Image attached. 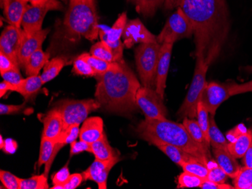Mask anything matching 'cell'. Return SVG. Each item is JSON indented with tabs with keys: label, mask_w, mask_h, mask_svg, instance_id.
<instances>
[{
	"label": "cell",
	"mask_w": 252,
	"mask_h": 189,
	"mask_svg": "<svg viewBox=\"0 0 252 189\" xmlns=\"http://www.w3.org/2000/svg\"><path fill=\"white\" fill-rule=\"evenodd\" d=\"M244 70L248 73H252V66H248L244 67Z\"/></svg>",
	"instance_id": "cell-56"
},
{
	"label": "cell",
	"mask_w": 252,
	"mask_h": 189,
	"mask_svg": "<svg viewBox=\"0 0 252 189\" xmlns=\"http://www.w3.org/2000/svg\"><path fill=\"white\" fill-rule=\"evenodd\" d=\"M21 1H24V2H29V0H21Z\"/></svg>",
	"instance_id": "cell-58"
},
{
	"label": "cell",
	"mask_w": 252,
	"mask_h": 189,
	"mask_svg": "<svg viewBox=\"0 0 252 189\" xmlns=\"http://www.w3.org/2000/svg\"><path fill=\"white\" fill-rule=\"evenodd\" d=\"M119 161V156L108 161H99L95 159L91 166L82 173L83 180L95 182L100 189H107V182L109 173Z\"/></svg>",
	"instance_id": "cell-14"
},
{
	"label": "cell",
	"mask_w": 252,
	"mask_h": 189,
	"mask_svg": "<svg viewBox=\"0 0 252 189\" xmlns=\"http://www.w3.org/2000/svg\"><path fill=\"white\" fill-rule=\"evenodd\" d=\"M31 5L36 6H48L53 10L62 11L63 9V5L59 0H29Z\"/></svg>",
	"instance_id": "cell-46"
},
{
	"label": "cell",
	"mask_w": 252,
	"mask_h": 189,
	"mask_svg": "<svg viewBox=\"0 0 252 189\" xmlns=\"http://www.w3.org/2000/svg\"><path fill=\"white\" fill-rule=\"evenodd\" d=\"M65 65H66V60L62 57H55L49 60L44 66L43 73L40 76L42 82L45 84L54 80L59 76Z\"/></svg>",
	"instance_id": "cell-28"
},
{
	"label": "cell",
	"mask_w": 252,
	"mask_h": 189,
	"mask_svg": "<svg viewBox=\"0 0 252 189\" xmlns=\"http://www.w3.org/2000/svg\"><path fill=\"white\" fill-rule=\"evenodd\" d=\"M25 107V104L21 105H6L0 104V114L1 115H13L22 112Z\"/></svg>",
	"instance_id": "cell-50"
},
{
	"label": "cell",
	"mask_w": 252,
	"mask_h": 189,
	"mask_svg": "<svg viewBox=\"0 0 252 189\" xmlns=\"http://www.w3.org/2000/svg\"><path fill=\"white\" fill-rule=\"evenodd\" d=\"M73 73L79 76H86V77H93L96 76L95 72L92 68V66L86 60L79 56L73 62Z\"/></svg>",
	"instance_id": "cell-41"
},
{
	"label": "cell",
	"mask_w": 252,
	"mask_h": 189,
	"mask_svg": "<svg viewBox=\"0 0 252 189\" xmlns=\"http://www.w3.org/2000/svg\"><path fill=\"white\" fill-rule=\"evenodd\" d=\"M49 11L52 9L48 6L28 5L21 23L23 29L28 34L40 31L44 18Z\"/></svg>",
	"instance_id": "cell-17"
},
{
	"label": "cell",
	"mask_w": 252,
	"mask_h": 189,
	"mask_svg": "<svg viewBox=\"0 0 252 189\" xmlns=\"http://www.w3.org/2000/svg\"><path fill=\"white\" fill-rule=\"evenodd\" d=\"M228 88L230 96L244 94V93L252 92V80L243 84H228Z\"/></svg>",
	"instance_id": "cell-44"
},
{
	"label": "cell",
	"mask_w": 252,
	"mask_h": 189,
	"mask_svg": "<svg viewBox=\"0 0 252 189\" xmlns=\"http://www.w3.org/2000/svg\"><path fill=\"white\" fill-rule=\"evenodd\" d=\"M20 178L5 170H0V180L7 189H20Z\"/></svg>",
	"instance_id": "cell-42"
},
{
	"label": "cell",
	"mask_w": 252,
	"mask_h": 189,
	"mask_svg": "<svg viewBox=\"0 0 252 189\" xmlns=\"http://www.w3.org/2000/svg\"><path fill=\"white\" fill-rule=\"evenodd\" d=\"M15 86L8 81H3L0 84V97H3L8 91H15Z\"/></svg>",
	"instance_id": "cell-54"
},
{
	"label": "cell",
	"mask_w": 252,
	"mask_h": 189,
	"mask_svg": "<svg viewBox=\"0 0 252 189\" xmlns=\"http://www.w3.org/2000/svg\"><path fill=\"white\" fill-rule=\"evenodd\" d=\"M208 110L206 109L203 104L199 101L198 103L197 110H196V117L198 118V123L203 132L204 136L205 139L210 143L209 139V118Z\"/></svg>",
	"instance_id": "cell-39"
},
{
	"label": "cell",
	"mask_w": 252,
	"mask_h": 189,
	"mask_svg": "<svg viewBox=\"0 0 252 189\" xmlns=\"http://www.w3.org/2000/svg\"><path fill=\"white\" fill-rule=\"evenodd\" d=\"M213 115L209 118V135L210 139L211 146L214 149H225L228 150L227 146L229 142L226 141L221 131L215 122Z\"/></svg>",
	"instance_id": "cell-29"
},
{
	"label": "cell",
	"mask_w": 252,
	"mask_h": 189,
	"mask_svg": "<svg viewBox=\"0 0 252 189\" xmlns=\"http://www.w3.org/2000/svg\"><path fill=\"white\" fill-rule=\"evenodd\" d=\"M90 54L97 58L101 59V60H105V61L113 63L116 61L115 57L113 54L110 48L107 46V44L104 42H97L94 44L92 48H91Z\"/></svg>",
	"instance_id": "cell-33"
},
{
	"label": "cell",
	"mask_w": 252,
	"mask_h": 189,
	"mask_svg": "<svg viewBox=\"0 0 252 189\" xmlns=\"http://www.w3.org/2000/svg\"><path fill=\"white\" fill-rule=\"evenodd\" d=\"M22 36L23 29L11 25L5 27L0 36V52L5 54L19 66L18 53Z\"/></svg>",
	"instance_id": "cell-13"
},
{
	"label": "cell",
	"mask_w": 252,
	"mask_h": 189,
	"mask_svg": "<svg viewBox=\"0 0 252 189\" xmlns=\"http://www.w3.org/2000/svg\"><path fill=\"white\" fill-rule=\"evenodd\" d=\"M79 133H80L79 125H71L66 129L62 131L61 135L56 139V142L63 144V145L71 144L72 142L76 141L78 136H79Z\"/></svg>",
	"instance_id": "cell-40"
},
{
	"label": "cell",
	"mask_w": 252,
	"mask_h": 189,
	"mask_svg": "<svg viewBox=\"0 0 252 189\" xmlns=\"http://www.w3.org/2000/svg\"><path fill=\"white\" fill-rule=\"evenodd\" d=\"M136 103L148 119L166 120L167 110L163 100L151 87H141L136 95Z\"/></svg>",
	"instance_id": "cell-9"
},
{
	"label": "cell",
	"mask_w": 252,
	"mask_h": 189,
	"mask_svg": "<svg viewBox=\"0 0 252 189\" xmlns=\"http://www.w3.org/2000/svg\"><path fill=\"white\" fill-rule=\"evenodd\" d=\"M205 180V179H202L189 172L184 171L178 176V189L199 188Z\"/></svg>",
	"instance_id": "cell-37"
},
{
	"label": "cell",
	"mask_w": 252,
	"mask_h": 189,
	"mask_svg": "<svg viewBox=\"0 0 252 189\" xmlns=\"http://www.w3.org/2000/svg\"><path fill=\"white\" fill-rule=\"evenodd\" d=\"M83 152H92L91 144L82 140H79V142L76 140L70 144V156Z\"/></svg>",
	"instance_id": "cell-48"
},
{
	"label": "cell",
	"mask_w": 252,
	"mask_h": 189,
	"mask_svg": "<svg viewBox=\"0 0 252 189\" xmlns=\"http://www.w3.org/2000/svg\"><path fill=\"white\" fill-rule=\"evenodd\" d=\"M174 44H162L160 50L159 60L157 70V81H156V91L163 100L165 89L166 87V80L171 62V52Z\"/></svg>",
	"instance_id": "cell-16"
},
{
	"label": "cell",
	"mask_w": 252,
	"mask_h": 189,
	"mask_svg": "<svg viewBox=\"0 0 252 189\" xmlns=\"http://www.w3.org/2000/svg\"><path fill=\"white\" fill-rule=\"evenodd\" d=\"M243 163L245 166L252 168V140L247 152L243 157Z\"/></svg>",
	"instance_id": "cell-53"
},
{
	"label": "cell",
	"mask_w": 252,
	"mask_h": 189,
	"mask_svg": "<svg viewBox=\"0 0 252 189\" xmlns=\"http://www.w3.org/2000/svg\"><path fill=\"white\" fill-rule=\"evenodd\" d=\"M122 38L124 46L127 49H131L135 44L157 41V36L151 33L139 19L128 21Z\"/></svg>",
	"instance_id": "cell-12"
},
{
	"label": "cell",
	"mask_w": 252,
	"mask_h": 189,
	"mask_svg": "<svg viewBox=\"0 0 252 189\" xmlns=\"http://www.w3.org/2000/svg\"><path fill=\"white\" fill-rule=\"evenodd\" d=\"M62 25V37L76 42L82 37L94 41L99 36L100 27L94 0H70Z\"/></svg>",
	"instance_id": "cell-4"
},
{
	"label": "cell",
	"mask_w": 252,
	"mask_h": 189,
	"mask_svg": "<svg viewBox=\"0 0 252 189\" xmlns=\"http://www.w3.org/2000/svg\"><path fill=\"white\" fill-rule=\"evenodd\" d=\"M137 135L144 140L155 145L169 144L192 155L204 164L212 159L209 148L194 140L184 125L169 120L145 118L136 128Z\"/></svg>",
	"instance_id": "cell-3"
},
{
	"label": "cell",
	"mask_w": 252,
	"mask_h": 189,
	"mask_svg": "<svg viewBox=\"0 0 252 189\" xmlns=\"http://www.w3.org/2000/svg\"><path fill=\"white\" fill-rule=\"evenodd\" d=\"M209 67V66L204 63L203 60L196 58V68L194 71L192 83L185 101L177 113L178 118H196L198 103L200 101L204 87L207 84L206 74Z\"/></svg>",
	"instance_id": "cell-6"
},
{
	"label": "cell",
	"mask_w": 252,
	"mask_h": 189,
	"mask_svg": "<svg viewBox=\"0 0 252 189\" xmlns=\"http://www.w3.org/2000/svg\"><path fill=\"white\" fill-rule=\"evenodd\" d=\"M100 108L96 100L63 101L59 107L63 119V131L73 125H80L87 118L89 113Z\"/></svg>",
	"instance_id": "cell-8"
},
{
	"label": "cell",
	"mask_w": 252,
	"mask_h": 189,
	"mask_svg": "<svg viewBox=\"0 0 252 189\" xmlns=\"http://www.w3.org/2000/svg\"><path fill=\"white\" fill-rule=\"evenodd\" d=\"M49 32V29H45L32 34H28L23 29L22 40L18 53L20 67L24 68L31 55L38 49H42V44Z\"/></svg>",
	"instance_id": "cell-15"
},
{
	"label": "cell",
	"mask_w": 252,
	"mask_h": 189,
	"mask_svg": "<svg viewBox=\"0 0 252 189\" xmlns=\"http://www.w3.org/2000/svg\"><path fill=\"white\" fill-rule=\"evenodd\" d=\"M4 15L11 25L21 28L23 16L28 6V2L21 0H2Z\"/></svg>",
	"instance_id": "cell-20"
},
{
	"label": "cell",
	"mask_w": 252,
	"mask_h": 189,
	"mask_svg": "<svg viewBox=\"0 0 252 189\" xmlns=\"http://www.w3.org/2000/svg\"><path fill=\"white\" fill-rule=\"evenodd\" d=\"M48 176L45 174L33 176L29 179H21L20 189H47Z\"/></svg>",
	"instance_id": "cell-36"
},
{
	"label": "cell",
	"mask_w": 252,
	"mask_h": 189,
	"mask_svg": "<svg viewBox=\"0 0 252 189\" xmlns=\"http://www.w3.org/2000/svg\"><path fill=\"white\" fill-rule=\"evenodd\" d=\"M184 171L189 172L196 176H199L206 180L207 179L208 173H209V169L207 165L204 164L199 161L192 160L186 162L181 166Z\"/></svg>",
	"instance_id": "cell-38"
},
{
	"label": "cell",
	"mask_w": 252,
	"mask_h": 189,
	"mask_svg": "<svg viewBox=\"0 0 252 189\" xmlns=\"http://www.w3.org/2000/svg\"><path fill=\"white\" fill-rule=\"evenodd\" d=\"M247 131V128L243 124L237 125L233 129L230 130L229 132L226 133V139L229 140V142H232L238 136L243 135V133L246 132Z\"/></svg>",
	"instance_id": "cell-51"
},
{
	"label": "cell",
	"mask_w": 252,
	"mask_h": 189,
	"mask_svg": "<svg viewBox=\"0 0 252 189\" xmlns=\"http://www.w3.org/2000/svg\"><path fill=\"white\" fill-rule=\"evenodd\" d=\"M95 77V100L101 108L120 115L137 109L136 95L141 84L124 60L113 62L110 70Z\"/></svg>",
	"instance_id": "cell-2"
},
{
	"label": "cell",
	"mask_w": 252,
	"mask_h": 189,
	"mask_svg": "<svg viewBox=\"0 0 252 189\" xmlns=\"http://www.w3.org/2000/svg\"><path fill=\"white\" fill-rule=\"evenodd\" d=\"M79 57L84 59L92 66V68L95 72L96 76L104 74L107 70H110L112 63L97 58L89 53H83L79 55Z\"/></svg>",
	"instance_id": "cell-34"
},
{
	"label": "cell",
	"mask_w": 252,
	"mask_h": 189,
	"mask_svg": "<svg viewBox=\"0 0 252 189\" xmlns=\"http://www.w3.org/2000/svg\"><path fill=\"white\" fill-rule=\"evenodd\" d=\"M183 125L186 128L187 131H188L191 137L194 140L205 147L209 148L210 144L205 139L203 132H202L197 121H195L193 118H189L186 117L184 118Z\"/></svg>",
	"instance_id": "cell-31"
},
{
	"label": "cell",
	"mask_w": 252,
	"mask_h": 189,
	"mask_svg": "<svg viewBox=\"0 0 252 189\" xmlns=\"http://www.w3.org/2000/svg\"><path fill=\"white\" fill-rule=\"evenodd\" d=\"M49 53H45L42 49H38L29 57L24 67L26 74L28 76H38L41 69L49 61Z\"/></svg>",
	"instance_id": "cell-24"
},
{
	"label": "cell",
	"mask_w": 252,
	"mask_h": 189,
	"mask_svg": "<svg viewBox=\"0 0 252 189\" xmlns=\"http://www.w3.org/2000/svg\"><path fill=\"white\" fill-rule=\"evenodd\" d=\"M92 153L95 159L99 161H108L117 157L114 149L110 146L105 133L100 139L91 144Z\"/></svg>",
	"instance_id": "cell-27"
},
{
	"label": "cell",
	"mask_w": 252,
	"mask_h": 189,
	"mask_svg": "<svg viewBox=\"0 0 252 189\" xmlns=\"http://www.w3.org/2000/svg\"><path fill=\"white\" fill-rule=\"evenodd\" d=\"M134 4L137 12L144 17H153L157 12V9L165 2V0H128Z\"/></svg>",
	"instance_id": "cell-30"
},
{
	"label": "cell",
	"mask_w": 252,
	"mask_h": 189,
	"mask_svg": "<svg viewBox=\"0 0 252 189\" xmlns=\"http://www.w3.org/2000/svg\"><path fill=\"white\" fill-rule=\"evenodd\" d=\"M128 22L127 14L123 12L117 18L113 26L107 29L100 28L99 36L100 41L107 44L113 52L116 61L123 60V47L124 43L121 41L126 24Z\"/></svg>",
	"instance_id": "cell-10"
},
{
	"label": "cell",
	"mask_w": 252,
	"mask_h": 189,
	"mask_svg": "<svg viewBox=\"0 0 252 189\" xmlns=\"http://www.w3.org/2000/svg\"><path fill=\"white\" fill-rule=\"evenodd\" d=\"M62 1H63V2H64L65 3H66V2H67L68 0H62Z\"/></svg>",
	"instance_id": "cell-59"
},
{
	"label": "cell",
	"mask_w": 252,
	"mask_h": 189,
	"mask_svg": "<svg viewBox=\"0 0 252 189\" xmlns=\"http://www.w3.org/2000/svg\"><path fill=\"white\" fill-rule=\"evenodd\" d=\"M230 97L228 84H219L212 81L205 84L199 101L203 104L208 112L215 116L217 109Z\"/></svg>",
	"instance_id": "cell-11"
},
{
	"label": "cell",
	"mask_w": 252,
	"mask_h": 189,
	"mask_svg": "<svg viewBox=\"0 0 252 189\" xmlns=\"http://www.w3.org/2000/svg\"><path fill=\"white\" fill-rule=\"evenodd\" d=\"M207 166L209 169V173L206 180L214 183H219V184L226 183L229 176L222 170L221 167L218 164L215 160L213 159L209 160Z\"/></svg>",
	"instance_id": "cell-35"
},
{
	"label": "cell",
	"mask_w": 252,
	"mask_h": 189,
	"mask_svg": "<svg viewBox=\"0 0 252 189\" xmlns=\"http://www.w3.org/2000/svg\"><path fill=\"white\" fill-rule=\"evenodd\" d=\"M180 7L193 28L196 58L210 66L219 57L230 31L226 0H182Z\"/></svg>",
	"instance_id": "cell-1"
},
{
	"label": "cell",
	"mask_w": 252,
	"mask_h": 189,
	"mask_svg": "<svg viewBox=\"0 0 252 189\" xmlns=\"http://www.w3.org/2000/svg\"><path fill=\"white\" fill-rule=\"evenodd\" d=\"M252 140V128L248 129L246 132L228 143V151L236 159H243Z\"/></svg>",
	"instance_id": "cell-25"
},
{
	"label": "cell",
	"mask_w": 252,
	"mask_h": 189,
	"mask_svg": "<svg viewBox=\"0 0 252 189\" xmlns=\"http://www.w3.org/2000/svg\"><path fill=\"white\" fill-rule=\"evenodd\" d=\"M83 174L80 173H73L70 175V178L68 179L67 181L63 185H56L51 188L52 189H75L79 187L83 183Z\"/></svg>",
	"instance_id": "cell-43"
},
{
	"label": "cell",
	"mask_w": 252,
	"mask_h": 189,
	"mask_svg": "<svg viewBox=\"0 0 252 189\" xmlns=\"http://www.w3.org/2000/svg\"><path fill=\"white\" fill-rule=\"evenodd\" d=\"M19 67L20 66H18L7 55L0 52V73H1V75L3 74L5 72L8 71V70L19 68Z\"/></svg>",
	"instance_id": "cell-47"
},
{
	"label": "cell",
	"mask_w": 252,
	"mask_h": 189,
	"mask_svg": "<svg viewBox=\"0 0 252 189\" xmlns=\"http://www.w3.org/2000/svg\"><path fill=\"white\" fill-rule=\"evenodd\" d=\"M233 186L236 189H252V168L241 167L233 179Z\"/></svg>",
	"instance_id": "cell-32"
},
{
	"label": "cell",
	"mask_w": 252,
	"mask_h": 189,
	"mask_svg": "<svg viewBox=\"0 0 252 189\" xmlns=\"http://www.w3.org/2000/svg\"><path fill=\"white\" fill-rule=\"evenodd\" d=\"M161 46L157 41L140 44L135 49L137 71L144 87L156 88L157 70Z\"/></svg>",
	"instance_id": "cell-5"
},
{
	"label": "cell",
	"mask_w": 252,
	"mask_h": 189,
	"mask_svg": "<svg viewBox=\"0 0 252 189\" xmlns=\"http://www.w3.org/2000/svg\"><path fill=\"white\" fill-rule=\"evenodd\" d=\"M56 140L48 139V138L42 137L40 144V153H39L38 166L40 167L42 165L45 164L44 174L45 176L49 175L51 166L53 163L56 155H55V146H56Z\"/></svg>",
	"instance_id": "cell-22"
},
{
	"label": "cell",
	"mask_w": 252,
	"mask_h": 189,
	"mask_svg": "<svg viewBox=\"0 0 252 189\" xmlns=\"http://www.w3.org/2000/svg\"><path fill=\"white\" fill-rule=\"evenodd\" d=\"M70 173L69 171V168L66 165L52 176V183H53L54 186L64 184L67 181L68 179L70 178Z\"/></svg>",
	"instance_id": "cell-49"
},
{
	"label": "cell",
	"mask_w": 252,
	"mask_h": 189,
	"mask_svg": "<svg viewBox=\"0 0 252 189\" xmlns=\"http://www.w3.org/2000/svg\"><path fill=\"white\" fill-rule=\"evenodd\" d=\"M181 2H182V0H165L164 5H165V9L172 10L181 6Z\"/></svg>",
	"instance_id": "cell-55"
},
{
	"label": "cell",
	"mask_w": 252,
	"mask_h": 189,
	"mask_svg": "<svg viewBox=\"0 0 252 189\" xmlns=\"http://www.w3.org/2000/svg\"><path fill=\"white\" fill-rule=\"evenodd\" d=\"M43 84L41 76L39 75L28 76L27 79H24L18 85L15 86V91L19 93L26 100H28L37 94Z\"/></svg>",
	"instance_id": "cell-23"
},
{
	"label": "cell",
	"mask_w": 252,
	"mask_h": 189,
	"mask_svg": "<svg viewBox=\"0 0 252 189\" xmlns=\"http://www.w3.org/2000/svg\"><path fill=\"white\" fill-rule=\"evenodd\" d=\"M1 76L3 78L4 81H8L15 86L18 85L24 80L20 73L19 68L8 70Z\"/></svg>",
	"instance_id": "cell-45"
},
{
	"label": "cell",
	"mask_w": 252,
	"mask_h": 189,
	"mask_svg": "<svg viewBox=\"0 0 252 189\" xmlns=\"http://www.w3.org/2000/svg\"><path fill=\"white\" fill-rule=\"evenodd\" d=\"M104 135V122L100 117L86 118L79 133V139L88 143L96 142Z\"/></svg>",
	"instance_id": "cell-18"
},
{
	"label": "cell",
	"mask_w": 252,
	"mask_h": 189,
	"mask_svg": "<svg viewBox=\"0 0 252 189\" xmlns=\"http://www.w3.org/2000/svg\"><path fill=\"white\" fill-rule=\"evenodd\" d=\"M193 35V28L181 7L166 21L163 29L157 36L160 44H174L180 39L189 38Z\"/></svg>",
	"instance_id": "cell-7"
},
{
	"label": "cell",
	"mask_w": 252,
	"mask_h": 189,
	"mask_svg": "<svg viewBox=\"0 0 252 189\" xmlns=\"http://www.w3.org/2000/svg\"><path fill=\"white\" fill-rule=\"evenodd\" d=\"M202 189H235L234 186H230V185L219 184V183H214V182L209 181V180H205L203 182L200 187Z\"/></svg>",
	"instance_id": "cell-52"
},
{
	"label": "cell",
	"mask_w": 252,
	"mask_h": 189,
	"mask_svg": "<svg viewBox=\"0 0 252 189\" xmlns=\"http://www.w3.org/2000/svg\"><path fill=\"white\" fill-rule=\"evenodd\" d=\"M44 128L42 137L56 140L63 131V119L59 108H53L43 119Z\"/></svg>",
	"instance_id": "cell-19"
},
{
	"label": "cell",
	"mask_w": 252,
	"mask_h": 189,
	"mask_svg": "<svg viewBox=\"0 0 252 189\" xmlns=\"http://www.w3.org/2000/svg\"><path fill=\"white\" fill-rule=\"evenodd\" d=\"M154 146H157L158 149L164 152L172 162L181 166L189 161L195 160V159L198 160L192 155L187 153L180 148L169 144L157 143Z\"/></svg>",
	"instance_id": "cell-26"
},
{
	"label": "cell",
	"mask_w": 252,
	"mask_h": 189,
	"mask_svg": "<svg viewBox=\"0 0 252 189\" xmlns=\"http://www.w3.org/2000/svg\"><path fill=\"white\" fill-rule=\"evenodd\" d=\"M215 162L221 167L222 170L229 177L234 179L241 169V166L236 162V158L228 150L213 149Z\"/></svg>",
	"instance_id": "cell-21"
},
{
	"label": "cell",
	"mask_w": 252,
	"mask_h": 189,
	"mask_svg": "<svg viewBox=\"0 0 252 189\" xmlns=\"http://www.w3.org/2000/svg\"><path fill=\"white\" fill-rule=\"evenodd\" d=\"M4 146H5V144H4L3 138L2 136H0V149H3Z\"/></svg>",
	"instance_id": "cell-57"
}]
</instances>
